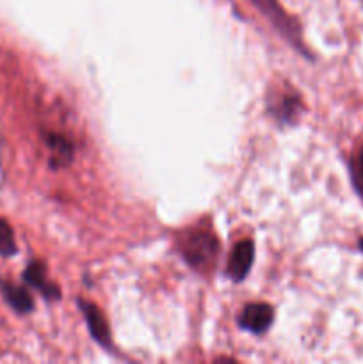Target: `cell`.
<instances>
[{
	"mask_svg": "<svg viewBox=\"0 0 363 364\" xmlns=\"http://www.w3.org/2000/svg\"><path fill=\"white\" fill-rule=\"evenodd\" d=\"M178 247L185 262L196 270L212 269L219 252V242L209 230H189L178 237Z\"/></svg>",
	"mask_w": 363,
	"mask_h": 364,
	"instance_id": "obj_1",
	"label": "cell"
},
{
	"mask_svg": "<svg viewBox=\"0 0 363 364\" xmlns=\"http://www.w3.org/2000/svg\"><path fill=\"white\" fill-rule=\"evenodd\" d=\"M273 306L265 304V302H253V304H248L242 309V313L237 318V323L241 329L249 331V333L260 336V334H263L273 326Z\"/></svg>",
	"mask_w": 363,
	"mask_h": 364,
	"instance_id": "obj_2",
	"label": "cell"
},
{
	"mask_svg": "<svg viewBox=\"0 0 363 364\" xmlns=\"http://www.w3.org/2000/svg\"><path fill=\"white\" fill-rule=\"evenodd\" d=\"M270 116L276 121L283 124H294L298 121L299 114L302 112V102L301 96L298 92H278V95H270L269 103H267Z\"/></svg>",
	"mask_w": 363,
	"mask_h": 364,
	"instance_id": "obj_3",
	"label": "cell"
},
{
	"mask_svg": "<svg viewBox=\"0 0 363 364\" xmlns=\"http://www.w3.org/2000/svg\"><path fill=\"white\" fill-rule=\"evenodd\" d=\"M251 4H255L263 14L270 20V23L278 28L280 32H283L287 36V39H290L294 45H298L302 50L301 39H299V32L295 23L292 21V18L288 16L283 11V7H280V4L276 0H249Z\"/></svg>",
	"mask_w": 363,
	"mask_h": 364,
	"instance_id": "obj_4",
	"label": "cell"
},
{
	"mask_svg": "<svg viewBox=\"0 0 363 364\" xmlns=\"http://www.w3.org/2000/svg\"><path fill=\"white\" fill-rule=\"evenodd\" d=\"M255 259V245L251 240H241L233 245L230 258H228L226 274L233 283H241L249 274Z\"/></svg>",
	"mask_w": 363,
	"mask_h": 364,
	"instance_id": "obj_5",
	"label": "cell"
},
{
	"mask_svg": "<svg viewBox=\"0 0 363 364\" xmlns=\"http://www.w3.org/2000/svg\"><path fill=\"white\" fill-rule=\"evenodd\" d=\"M78 306H80V311L84 315L85 323H88V329L91 333L93 340L98 345H102L103 348L110 350L112 348V340H110V329L107 326V320L103 316V313L100 311L98 306L91 304L88 301H80L78 299Z\"/></svg>",
	"mask_w": 363,
	"mask_h": 364,
	"instance_id": "obj_6",
	"label": "cell"
},
{
	"mask_svg": "<svg viewBox=\"0 0 363 364\" xmlns=\"http://www.w3.org/2000/svg\"><path fill=\"white\" fill-rule=\"evenodd\" d=\"M23 281L28 287L39 290V294L48 301L60 299V290L56 283H50L46 277V267L43 262H31L23 270Z\"/></svg>",
	"mask_w": 363,
	"mask_h": 364,
	"instance_id": "obj_7",
	"label": "cell"
},
{
	"mask_svg": "<svg viewBox=\"0 0 363 364\" xmlns=\"http://www.w3.org/2000/svg\"><path fill=\"white\" fill-rule=\"evenodd\" d=\"M45 142L52 151L50 166L53 169L70 166L71 160H73V144L70 142V139L60 134H45Z\"/></svg>",
	"mask_w": 363,
	"mask_h": 364,
	"instance_id": "obj_8",
	"label": "cell"
},
{
	"mask_svg": "<svg viewBox=\"0 0 363 364\" xmlns=\"http://www.w3.org/2000/svg\"><path fill=\"white\" fill-rule=\"evenodd\" d=\"M0 290H2V295L4 299H6L7 304H9L14 311L20 313V315L31 313L32 309H34V301H32L31 294H28L23 287L7 283V281H0Z\"/></svg>",
	"mask_w": 363,
	"mask_h": 364,
	"instance_id": "obj_9",
	"label": "cell"
},
{
	"mask_svg": "<svg viewBox=\"0 0 363 364\" xmlns=\"http://www.w3.org/2000/svg\"><path fill=\"white\" fill-rule=\"evenodd\" d=\"M349 171H351V181L354 185L356 192L363 198V142L358 146L349 162Z\"/></svg>",
	"mask_w": 363,
	"mask_h": 364,
	"instance_id": "obj_10",
	"label": "cell"
},
{
	"mask_svg": "<svg viewBox=\"0 0 363 364\" xmlns=\"http://www.w3.org/2000/svg\"><path fill=\"white\" fill-rule=\"evenodd\" d=\"M16 242H14L13 230L9 228V224L4 219H0V256L4 258H11V256L16 255Z\"/></svg>",
	"mask_w": 363,
	"mask_h": 364,
	"instance_id": "obj_11",
	"label": "cell"
},
{
	"mask_svg": "<svg viewBox=\"0 0 363 364\" xmlns=\"http://www.w3.org/2000/svg\"><path fill=\"white\" fill-rule=\"evenodd\" d=\"M358 249L363 252V237L358 240Z\"/></svg>",
	"mask_w": 363,
	"mask_h": 364,
	"instance_id": "obj_12",
	"label": "cell"
}]
</instances>
